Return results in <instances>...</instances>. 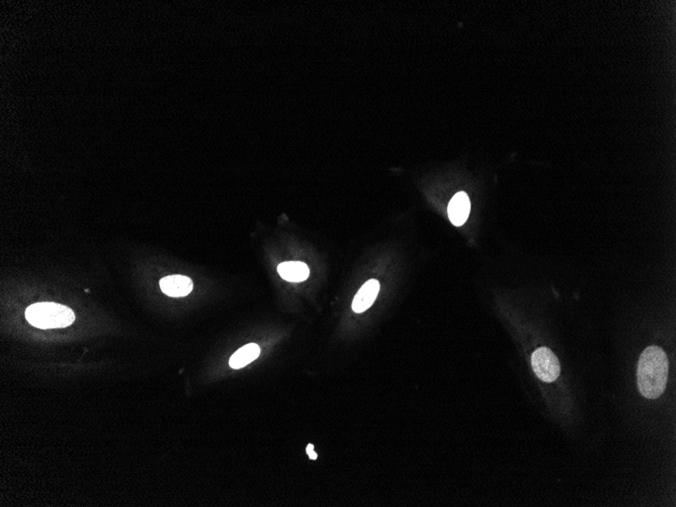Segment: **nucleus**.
Returning a JSON list of instances; mask_svg holds the SVG:
<instances>
[{"mask_svg": "<svg viewBox=\"0 0 676 507\" xmlns=\"http://www.w3.org/2000/svg\"><path fill=\"white\" fill-rule=\"evenodd\" d=\"M669 360L661 347H647L638 362L637 382L641 394L647 399H656L664 392L668 378Z\"/></svg>", "mask_w": 676, "mask_h": 507, "instance_id": "nucleus-1", "label": "nucleus"}, {"mask_svg": "<svg viewBox=\"0 0 676 507\" xmlns=\"http://www.w3.org/2000/svg\"><path fill=\"white\" fill-rule=\"evenodd\" d=\"M26 318L33 326L41 329H64L75 320V314L66 306L56 303H36L26 311Z\"/></svg>", "mask_w": 676, "mask_h": 507, "instance_id": "nucleus-2", "label": "nucleus"}, {"mask_svg": "<svg viewBox=\"0 0 676 507\" xmlns=\"http://www.w3.org/2000/svg\"><path fill=\"white\" fill-rule=\"evenodd\" d=\"M531 366L537 377L547 383L556 381L561 371L559 360L548 347H540L533 351Z\"/></svg>", "mask_w": 676, "mask_h": 507, "instance_id": "nucleus-3", "label": "nucleus"}, {"mask_svg": "<svg viewBox=\"0 0 676 507\" xmlns=\"http://www.w3.org/2000/svg\"><path fill=\"white\" fill-rule=\"evenodd\" d=\"M159 285L164 294L174 298L188 296L194 288V284L190 277L179 275L163 277Z\"/></svg>", "mask_w": 676, "mask_h": 507, "instance_id": "nucleus-4", "label": "nucleus"}, {"mask_svg": "<svg viewBox=\"0 0 676 507\" xmlns=\"http://www.w3.org/2000/svg\"><path fill=\"white\" fill-rule=\"evenodd\" d=\"M471 203L466 192L455 194L448 207V218L455 226H462L469 217Z\"/></svg>", "mask_w": 676, "mask_h": 507, "instance_id": "nucleus-5", "label": "nucleus"}, {"mask_svg": "<svg viewBox=\"0 0 676 507\" xmlns=\"http://www.w3.org/2000/svg\"><path fill=\"white\" fill-rule=\"evenodd\" d=\"M379 292V282L377 279H369L356 293L354 302H352V310L356 313H363L373 305Z\"/></svg>", "mask_w": 676, "mask_h": 507, "instance_id": "nucleus-6", "label": "nucleus"}, {"mask_svg": "<svg viewBox=\"0 0 676 507\" xmlns=\"http://www.w3.org/2000/svg\"><path fill=\"white\" fill-rule=\"evenodd\" d=\"M277 272L282 279L291 283H300L306 281L309 277L310 270L307 264L300 261L282 262L277 266Z\"/></svg>", "mask_w": 676, "mask_h": 507, "instance_id": "nucleus-7", "label": "nucleus"}, {"mask_svg": "<svg viewBox=\"0 0 676 507\" xmlns=\"http://www.w3.org/2000/svg\"><path fill=\"white\" fill-rule=\"evenodd\" d=\"M259 355L260 347L257 343H249V344L244 345V347L238 349L232 356L230 360H229V366L231 368L236 369V370L244 368L245 366L257 360Z\"/></svg>", "mask_w": 676, "mask_h": 507, "instance_id": "nucleus-8", "label": "nucleus"}, {"mask_svg": "<svg viewBox=\"0 0 676 507\" xmlns=\"http://www.w3.org/2000/svg\"><path fill=\"white\" fill-rule=\"evenodd\" d=\"M306 452H307L308 456H309L311 460H316L317 457H318L314 451V445H308L307 448H306Z\"/></svg>", "mask_w": 676, "mask_h": 507, "instance_id": "nucleus-9", "label": "nucleus"}]
</instances>
